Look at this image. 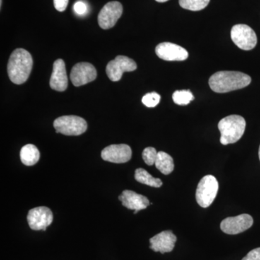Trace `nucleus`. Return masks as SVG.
<instances>
[{"mask_svg": "<svg viewBox=\"0 0 260 260\" xmlns=\"http://www.w3.org/2000/svg\"><path fill=\"white\" fill-rule=\"evenodd\" d=\"M157 155H158V152L155 148L148 147V148H145L143 150V158L147 165L152 166L155 164Z\"/></svg>", "mask_w": 260, "mask_h": 260, "instance_id": "5701e85b", "label": "nucleus"}, {"mask_svg": "<svg viewBox=\"0 0 260 260\" xmlns=\"http://www.w3.org/2000/svg\"><path fill=\"white\" fill-rule=\"evenodd\" d=\"M69 0H54V6L59 12H64L68 7Z\"/></svg>", "mask_w": 260, "mask_h": 260, "instance_id": "393cba45", "label": "nucleus"}, {"mask_svg": "<svg viewBox=\"0 0 260 260\" xmlns=\"http://www.w3.org/2000/svg\"><path fill=\"white\" fill-rule=\"evenodd\" d=\"M2 5H3V0H0V6L2 7Z\"/></svg>", "mask_w": 260, "mask_h": 260, "instance_id": "cd10ccee", "label": "nucleus"}, {"mask_svg": "<svg viewBox=\"0 0 260 260\" xmlns=\"http://www.w3.org/2000/svg\"><path fill=\"white\" fill-rule=\"evenodd\" d=\"M136 62L126 56H117L114 60L109 61L107 66V74L113 82L119 81L123 73L133 72L137 69Z\"/></svg>", "mask_w": 260, "mask_h": 260, "instance_id": "0eeeda50", "label": "nucleus"}, {"mask_svg": "<svg viewBox=\"0 0 260 260\" xmlns=\"http://www.w3.org/2000/svg\"><path fill=\"white\" fill-rule=\"evenodd\" d=\"M119 200L123 206L129 210H135V214L138 211L144 210L150 205V202L146 197L138 194L132 190H124L119 196Z\"/></svg>", "mask_w": 260, "mask_h": 260, "instance_id": "2eb2a0df", "label": "nucleus"}, {"mask_svg": "<svg viewBox=\"0 0 260 260\" xmlns=\"http://www.w3.org/2000/svg\"><path fill=\"white\" fill-rule=\"evenodd\" d=\"M160 101V95L155 92L147 93L142 99V102L145 107L148 108H153L156 107Z\"/></svg>", "mask_w": 260, "mask_h": 260, "instance_id": "4be33fe9", "label": "nucleus"}, {"mask_svg": "<svg viewBox=\"0 0 260 260\" xmlns=\"http://www.w3.org/2000/svg\"><path fill=\"white\" fill-rule=\"evenodd\" d=\"M251 82V77L241 72L220 71L210 77L209 85L215 93H225L245 88Z\"/></svg>", "mask_w": 260, "mask_h": 260, "instance_id": "f257e3e1", "label": "nucleus"}, {"mask_svg": "<svg viewBox=\"0 0 260 260\" xmlns=\"http://www.w3.org/2000/svg\"><path fill=\"white\" fill-rule=\"evenodd\" d=\"M27 220L32 230L46 231L52 223L53 213L47 207H37L29 210Z\"/></svg>", "mask_w": 260, "mask_h": 260, "instance_id": "9d476101", "label": "nucleus"}, {"mask_svg": "<svg viewBox=\"0 0 260 260\" xmlns=\"http://www.w3.org/2000/svg\"><path fill=\"white\" fill-rule=\"evenodd\" d=\"M54 127L56 133L68 136H78L85 133L88 124L86 121L80 116H62L54 120Z\"/></svg>", "mask_w": 260, "mask_h": 260, "instance_id": "20e7f679", "label": "nucleus"}, {"mask_svg": "<svg viewBox=\"0 0 260 260\" xmlns=\"http://www.w3.org/2000/svg\"><path fill=\"white\" fill-rule=\"evenodd\" d=\"M246 121L239 115H230L223 118L218 123L220 132V143L226 145L237 143L244 135Z\"/></svg>", "mask_w": 260, "mask_h": 260, "instance_id": "7ed1b4c3", "label": "nucleus"}, {"mask_svg": "<svg viewBox=\"0 0 260 260\" xmlns=\"http://www.w3.org/2000/svg\"><path fill=\"white\" fill-rule=\"evenodd\" d=\"M259 160H260V146H259Z\"/></svg>", "mask_w": 260, "mask_h": 260, "instance_id": "c85d7f7f", "label": "nucleus"}, {"mask_svg": "<svg viewBox=\"0 0 260 260\" xmlns=\"http://www.w3.org/2000/svg\"><path fill=\"white\" fill-rule=\"evenodd\" d=\"M123 13V7L119 2H110L104 5L98 16L101 28L107 30L116 25Z\"/></svg>", "mask_w": 260, "mask_h": 260, "instance_id": "6e6552de", "label": "nucleus"}, {"mask_svg": "<svg viewBox=\"0 0 260 260\" xmlns=\"http://www.w3.org/2000/svg\"><path fill=\"white\" fill-rule=\"evenodd\" d=\"M242 260H260V247L249 251Z\"/></svg>", "mask_w": 260, "mask_h": 260, "instance_id": "b1692460", "label": "nucleus"}, {"mask_svg": "<svg viewBox=\"0 0 260 260\" xmlns=\"http://www.w3.org/2000/svg\"><path fill=\"white\" fill-rule=\"evenodd\" d=\"M20 160L24 165L30 166L35 165L39 158H40V153L37 147L34 145H25L20 150Z\"/></svg>", "mask_w": 260, "mask_h": 260, "instance_id": "f3484780", "label": "nucleus"}, {"mask_svg": "<svg viewBox=\"0 0 260 260\" xmlns=\"http://www.w3.org/2000/svg\"><path fill=\"white\" fill-rule=\"evenodd\" d=\"M96 77L97 72L95 67L88 62L78 63L73 67L70 73V80L75 87L93 82Z\"/></svg>", "mask_w": 260, "mask_h": 260, "instance_id": "9b49d317", "label": "nucleus"}, {"mask_svg": "<svg viewBox=\"0 0 260 260\" xmlns=\"http://www.w3.org/2000/svg\"><path fill=\"white\" fill-rule=\"evenodd\" d=\"M155 53L160 59L165 61H184L187 59L189 53L184 48L170 42L158 44Z\"/></svg>", "mask_w": 260, "mask_h": 260, "instance_id": "f8f14e48", "label": "nucleus"}, {"mask_svg": "<svg viewBox=\"0 0 260 260\" xmlns=\"http://www.w3.org/2000/svg\"><path fill=\"white\" fill-rule=\"evenodd\" d=\"M68 78L65 63L62 59L56 60L53 64V71L50 78V87L56 91L63 92L68 88Z\"/></svg>", "mask_w": 260, "mask_h": 260, "instance_id": "dca6fc26", "label": "nucleus"}, {"mask_svg": "<svg viewBox=\"0 0 260 260\" xmlns=\"http://www.w3.org/2000/svg\"><path fill=\"white\" fill-rule=\"evenodd\" d=\"M135 178L138 182L153 187H160L162 182L158 178H154L146 170L138 169L135 171Z\"/></svg>", "mask_w": 260, "mask_h": 260, "instance_id": "6ab92c4d", "label": "nucleus"}, {"mask_svg": "<svg viewBox=\"0 0 260 260\" xmlns=\"http://www.w3.org/2000/svg\"><path fill=\"white\" fill-rule=\"evenodd\" d=\"M231 37L233 42L242 50H251L257 43L255 32L249 25L244 24H238L233 26Z\"/></svg>", "mask_w": 260, "mask_h": 260, "instance_id": "423d86ee", "label": "nucleus"}, {"mask_svg": "<svg viewBox=\"0 0 260 260\" xmlns=\"http://www.w3.org/2000/svg\"><path fill=\"white\" fill-rule=\"evenodd\" d=\"M155 1L158 2V3H165V2L169 1V0H155Z\"/></svg>", "mask_w": 260, "mask_h": 260, "instance_id": "bb28decb", "label": "nucleus"}, {"mask_svg": "<svg viewBox=\"0 0 260 260\" xmlns=\"http://www.w3.org/2000/svg\"><path fill=\"white\" fill-rule=\"evenodd\" d=\"M177 238L172 231H164L150 239V248L155 252H171L174 249Z\"/></svg>", "mask_w": 260, "mask_h": 260, "instance_id": "4468645a", "label": "nucleus"}, {"mask_svg": "<svg viewBox=\"0 0 260 260\" xmlns=\"http://www.w3.org/2000/svg\"><path fill=\"white\" fill-rule=\"evenodd\" d=\"M218 182L213 175H207L200 180L196 191V200L202 208H208L216 198Z\"/></svg>", "mask_w": 260, "mask_h": 260, "instance_id": "39448f33", "label": "nucleus"}, {"mask_svg": "<svg viewBox=\"0 0 260 260\" xmlns=\"http://www.w3.org/2000/svg\"><path fill=\"white\" fill-rule=\"evenodd\" d=\"M254 223L252 217L249 214H242L236 217H229L222 220L220 229L230 235L240 234L251 227Z\"/></svg>", "mask_w": 260, "mask_h": 260, "instance_id": "1a4fd4ad", "label": "nucleus"}, {"mask_svg": "<svg viewBox=\"0 0 260 260\" xmlns=\"http://www.w3.org/2000/svg\"><path fill=\"white\" fill-rule=\"evenodd\" d=\"M75 13L78 15H84L87 12V6L83 2H77L74 5Z\"/></svg>", "mask_w": 260, "mask_h": 260, "instance_id": "a878e982", "label": "nucleus"}, {"mask_svg": "<svg viewBox=\"0 0 260 260\" xmlns=\"http://www.w3.org/2000/svg\"><path fill=\"white\" fill-rule=\"evenodd\" d=\"M172 99L176 104L185 106L189 104L191 101L194 100V97L190 90H181L174 92L173 93Z\"/></svg>", "mask_w": 260, "mask_h": 260, "instance_id": "412c9836", "label": "nucleus"}, {"mask_svg": "<svg viewBox=\"0 0 260 260\" xmlns=\"http://www.w3.org/2000/svg\"><path fill=\"white\" fill-rule=\"evenodd\" d=\"M155 165L162 174L169 175L174 169V159L165 152H158Z\"/></svg>", "mask_w": 260, "mask_h": 260, "instance_id": "a211bd4d", "label": "nucleus"}, {"mask_svg": "<svg viewBox=\"0 0 260 260\" xmlns=\"http://www.w3.org/2000/svg\"><path fill=\"white\" fill-rule=\"evenodd\" d=\"M32 58L28 51L23 49H15L8 61V73L10 80L16 85L27 81L31 73Z\"/></svg>", "mask_w": 260, "mask_h": 260, "instance_id": "f03ea898", "label": "nucleus"}, {"mask_svg": "<svg viewBox=\"0 0 260 260\" xmlns=\"http://www.w3.org/2000/svg\"><path fill=\"white\" fill-rule=\"evenodd\" d=\"M102 158L106 161L124 164L132 158V149L126 144L111 145L102 150Z\"/></svg>", "mask_w": 260, "mask_h": 260, "instance_id": "ddd939ff", "label": "nucleus"}, {"mask_svg": "<svg viewBox=\"0 0 260 260\" xmlns=\"http://www.w3.org/2000/svg\"><path fill=\"white\" fill-rule=\"evenodd\" d=\"M210 0H179V5L184 9L191 11H200L205 9Z\"/></svg>", "mask_w": 260, "mask_h": 260, "instance_id": "aec40b11", "label": "nucleus"}]
</instances>
